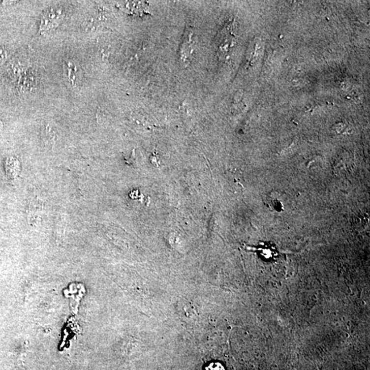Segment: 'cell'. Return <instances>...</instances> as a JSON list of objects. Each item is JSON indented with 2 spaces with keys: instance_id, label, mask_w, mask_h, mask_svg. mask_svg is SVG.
Wrapping results in <instances>:
<instances>
[{
  "instance_id": "7a4b0ae2",
  "label": "cell",
  "mask_w": 370,
  "mask_h": 370,
  "mask_svg": "<svg viewBox=\"0 0 370 370\" xmlns=\"http://www.w3.org/2000/svg\"><path fill=\"white\" fill-rule=\"evenodd\" d=\"M6 172L7 176L15 178L19 172V163L18 160L14 158H8L6 161Z\"/></svg>"
},
{
  "instance_id": "6da1fadb",
  "label": "cell",
  "mask_w": 370,
  "mask_h": 370,
  "mask_svg": "<svg viewBox=\"0 0 370 370\" xmlns=\"http://www.w3.org/2000/svg\"><path fill=\"white\" fill-rule=\"evenodd\" d=\"M193 30L191 26H186L183 43L179 50V57L181 63L186 67L191 62L192 55L194 50V40H193Z\"/></svg>"
},
{
  "instance_id": "277c9868",
  "label": "cell",
  "mask_w": 370,
  "mask_h": 370,
  "mask_svg": "<svg viewBox=\"0 0 370 370\" xmlns=\"http://www.w3.org/2000/svg\"><path fill=\"white\" fill-rule=\"evenodd\" d=\"M7 58V52L3 49H0V65L4 62Z\"/></svg>"
},
{
  "instance_id": "3957f363",
  "label": "cell",
  "mask_w": 370,
  "mask_h": 370,
  "mask_svg": "<svg viewBox=\"0 0 370 370\" xmlns=\"http://www.w3.org/2000/svg\"><path fill=\"white\" fill-rule=\"evenodd\" d=\"M206 370H225L224 368L220 363H211L206 368Z\"/></svg>"
},
{
  "instance_id": "5b68a950",
  "label": "cell",
  "mask_w": 370,
  "mask_h": 370,
  "mask_svg": "<svg viewBox=\"0 0 370 370\" xmlns=\"http://www.w3.org/2000/svg\"><path fill=\"white\" fill-rule=\"evenodd\" d=\"M3 128V123L0 120V130H1V129Z\"/></svg>"
}]
</instances>
